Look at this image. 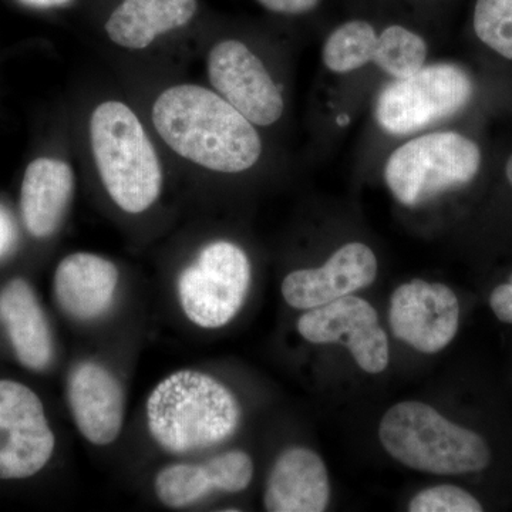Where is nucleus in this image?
<instances>
[{"mask_svg": "<svg viewBox=\"0 0 512 512\" xmlns=\"http://www.w3.org/2000/svg\"><path fill=\"white\" fill-rule=\"evenodd\" d=\"M153 123L175 153L208 170L241 173L261 157V138L251 121L205 87L165 90L154 104Z\"/></svg>", "mask_w": 512, "mask_h": 512, "instance_id": "1", "label": "nucleus"}, {"mask_svg": "<svg viewBox=\"0 0 512 512\" xmlns=\"http://www.w3.org/2000/svg\"><path fill=\"white\" fill-rule=\"evenodd\" d=\"M148 431L168 453L190 454L224 443L237 431L234 394L207 373L180 370L154 387L146 404Z\"/></svg>", "mask_w": 512, "mask_h": 512, "instance_id": "2", "label": "nucleus"}, {"mask_svg": "<svg viewBox=\"0 0 512 512\" xmlns=\"http://www.w3.org/2000/svg\"><path fill=\"white\" fill-rule=\"evenodd\" d=\"M379 439L403 466L436 476L477 473L491 461L483 437L451 423L426 403L393 406L380 421Z\"/></svg>", "mask_w": 512, "mask_h": 512, "instance_id": "3", "label": "nucleus"}, {"mask_svg": "<svg viewBox=\"0 0 512 512\" xmlns=\"http://www.w3.org/2000/svg\"><path fill=\"white\" fill-rule=\"evenodd\" d=\"M90 136L101 181L121 210L140 214L160 197L163 173L156 150L130 107L106 101L93 111Z\"/></svg>", "mask_w": 512, "mask_h": 512, "instance_id": "4", "label": "nucleus"}, {"mask_svg": "<svg viewBox=\"0 0 512 512\" xmlns=\"http://www.w3.org/2000/svg\"><path fill=\"white\" fill-rule=\"evenodd\" d=\"M480 147L456 131H437L407 141L384 165L393 197L416 207L443 192L470 184L480 173Z\"/></svg>", "mask_w": 512, "mask_h": 512, "instance_id": "5", "label": "nucleus"}, {"mask_svg": "<svg viewBox=\"0 0 512 512\" xmlns=\"http://www.w3.org/2000/svg\"><path fill=\"white\" fill-rule=\"evenodd\" d=\"M473 94L466 70L453 63L430 64L384 87L376 100V121L392 136H407L460 113Z\"/></svg>", "mask_w": 512, "mask_h": 512, "instance_id": "6", "label": "nucleus"}, {"mask_svg": "<svg viewBox=\"0 0 512 512\" xmlns=\"http://www.w3.org/2000/svg\"><path fill=\"white\" fill-rule=\"evenodd\" d=\"M251 286V262L238 245L211 242L181 272L178 301L194 325L218 329L237 316Z\"/></svg>", "mask_w": 512, "mask_h": 512, "instance_id": "7", "label": "nucleus"}, {"mask_svg": "<svg viewBox=\"0 0 512 512\" xmlns=\"http://www.w3.org/2000/svg\"><path fill=\"white\" fill-rule=\"evenodd\" d=\"M55 446L42 400L25 384L0 380V480L35 476Z\"/></svg>", "mask_w": 512, "mask_h": 512, "instance_id": "8", "label": "nucleus"}, {"mask_svg": "<svg viewBox=\"0 0 512 512\" xmlns=\"http://www.w3.org/2000/svg\"><path fill=\"white\" fill-rule=\"evenodd\" d=\"M298 330L311 343H343L360 369L370 375L389 366V340L376 309L365 299L349 295L309 309L299 318Z\"/></svg>", "mask_w": 512, "mask_h": 512, "instance_id": "9", "label": "nucleus"}, {"mask_svg": "<svg viewBox=\"0 0 512 512\" xmlns=\"http://www.w3.org/2000/svg\"><path fill=\"white\" fill-rule=\"evenodd\" d=\"M214 89L256 126H272L284 113V100L264 63L238 40L218 43L208 56Z\"/></svg>", "mask_w": 512, "mask_h": 512, "instance_id": "10", "label": "nucleus"}, {"mask_svg": "<svg viewBox=\"0 0 512 512\" xmlns=\"http://www.w3.org/2000/svg\"><path fill=\"white\" fill-rule=\"evenodd\" d=\"M460 305L443 284L414 279L399 286L390 299V328L397 339L421 353L440 352L456 338Z\"/></svg>", "mask_w": 512, "mask_h": 512, "instance_id": "11", "label": "nucleus"}, {"mask_svg": "<svg viewBox=\"0 0 512 512\" xmlns=\"http://www.w3.org/2000/svg\"><path fill=\"white\" fill-rule=\"evenodd\" d=\"M376 276L375 252L362 242H350L320 268L291 272L282 282V296L293 309L309 311L367 288Z\"/></svg>", "mask_w": 512, "mask_h": 512, "instance_id": "12", "label": "nucleus"}, {"mask_svg": "<svg viewBox=\"0 0 512 512\" xmlns=\"http://www.w3.org/2000/svg\"><path fill=\"white\" fill-rule=\"evenodd\" d=\"M67 400L74 423L94 446H109L123 429V387L113 373L96 362L79 363L67 382Z\"/></svg>", "mask_w": 512, "mask_h": 512, "instance_id": "13", "label": "nucleus"}, {"mask_svg": "<svg viewBox=\"0 0 512 512\" xmlns=\"http://www.w3.org/2000/svg\"><path fill=\"white\" fill-rule=\"evenodd\" d=\"M119 271L103 256L77 252L57 265L53 293L67 316L82 322L101 318L114 302Z\"/></svg>", "mask_w": 512, "mask_h": 512, "instance_id": "14", "label": "nucleus"}, {"mask_svg": "<svg viewBox=\"0 0 512 512\" xmlns=\"http://www.w3.org/2000/svg\"><path fill=\"white\" fill-rule=\"evenodd\" d=\"M328 470L309 448L284 451L272 467L264 503L271 512H322L328 507Z\"/></svg>", "mask_w": 512, "mask_h": 512, "instance_id": "15", "label": "nucleus"}, {"mask_svg": "<svg viewBox=\"0 0 512 512\" xmlns=\"http://www.w3.org/2000/svg\"><path fill=\"white\" fill-rule=\"evenodd\" d=\"M0 322L26 369L42 372L49 367L55 355L52 329L35 291L25 279H13L0 292Z\"/></svg>", "mask_w": 512, "mask_h": 512, "instance_id": "16", "label": "nucleus"}, {"mask_svg": "<svg viewBox=\"0 0 512 512\" xmlns=\"http://www.w3.org/2000/svg\"><path fill=\"white\" fill-rule=\"evenodd\" d=\"M74 175L69 164L56 158H37L26 168L20 190V211L30 234H55L72 201Z\"/></svg>", "mask_w": 512, "mask_h": 512, "instance_id": "17", "label": "nucleus"}, {"mask_svg": "<svg viewBox=\"0 0 512 512\" xmlns=\"http://www.w3.org/2000/svg\"><path fill=\"white\" fill-rule=\"evenodd\" d=\"M197 0H123L107 20V35L127 49H146L157 36L187 25Z\"/></svg>", "mask_w": 512, "mask_h": 512, "instance_id": "18", "label": "nucleus"}, {"mask_svg": "<svg viewBox=\"0 0 512 512\" xmlns=\"http://www.w3.org/2000/svg\"><path fill=\"white\" fill-rule=\"evenodd\" d=\"M377 40L370 23L352 20L330 33L323 46V63L333 73L356 72L373 62Z\"/></svg>", "mask_w": 512, "mask_h": 512, "instance_id": "19", "label": "nucleus"}, {"mask_svg": "<svg viewBox=\"0 0 512 512\" xmlns=\"http://www.w3.org/2000/svg\"><path fill=\"white\" fill-rule=\"evenodd\" d=\"M427 59L423 37L403 26H389L377 40L373 62L393 79H406L419 72Z\"/></svg>", "mask_w": 512, "mask_h": 512, "instance_id": "20", "label": "nucleus"}, {"mask_svg": "<svg viewBox=\"0 0 512 512\" xmlns=\"http://www.w3.org/2000/svg\"><path fill=\"white\" fill-rule=\"evenodd\" d=\"M154 490L161 504L184 508L215 491L207 464H171L158 471Z\"/></svg>", "mask_w": 512, "mask_h": 512, "instance_id": "21", "label": "nucleus"}, {"mask_svg": "<svg viewBox=\"0 0 512 512\" xmlns=\"http://www.w3.org/2000/svg\"><path fill=\"white\" fill-rule=\"evenodd\" d=\"M474 32L497 55L512 60V0H477Z\"/></svg>", "mask_w": 512, "mask_h": 512, "instance_id": "22", "label": "nucleus"}, {"mask_svg": "<svg viewBox=\"0 0 512 512\" xmlns=\"http://www.w3.org/2000/svg\"><path fill=\"white\" fill-rule=\"evenodd\" d=\"M205 464L210 471L215 490L224 493H241L247 490L254 477V463L244 451H229L211 458Z\"/></svg>", "mask_w": 512, "mask_h": 512, "instance_id": "23", "label": "nucleus"}, {"mask_svg": "<svg viewBox=\"0 0 512 512\" xmlns=\"http://www.w3.org/2000/svg\"><path fill=\"white\" fill-rule=\"evenodd\" d=\"M412 512H481L483 507L463 488L439 485L421 491L410 501Z\"/></svg>", "mask_w": 512, "mask_h": 512, "instance_id": "24", "label": "nucleus"}, {"mask_svg": "<svg viewBox=\"0 0 512 512\" xmlns=\"http://www.w3.org/2000/svg\"><path fill=\"white\" fill-rule=\"evenodd\" d=\"M490 306L501 322L512 323V275L507 284L497 286L491 293Z\"/></svg>", "mask_w": 512, "mask_h": 512, "instance_id": "25", "label": "nucleus"}, {"mask_svg": "<svg viewBox=\"0 0 512 512\" xmlns=\"http://www.w3.org/2000/svg\"><path fill=\"white\" fill-rule=\"evenodd\" d=\"M266 9L285 15H299L311 12L318 6L319 0H258Z\"/></svg>", "mask_w": 512, "mask_h": 512, "instance_id": "26", "label": "nucleus"}, {"mask_svg": "<svg viewBox=\"0 0 512 512\" xmlns=\"http://www.w3.org/2000/svg\"><path fill=\"white\" fill-rule=\"evenodd\" d=\"M16 241L15 227L12 218L5 208L0 207V258L9 254Z\"/></svg>", "mask_w": 512, "mask_h": 512, "instance_id": "27", "label": "nucleus"}, {"mask_svg": "<svg viewBox=\"0 0 512 512\" xmlns=\"http://www.w3.org/2000/svg\"><path fill=\"white\" fill-rule=\"evenodd\" d=\"M23 3L35 8H55V6H63L70 0H22Z\"/></svg>", "mask_w": 512, "mask_h": 512, "instance_id": "28", "label": "nucleus"}, {"mask_svg": "<svg viewBox=\"0 0 512 512\" xmlns=\"http://www.w3.org/2000/svg\"><path fill=\"white\" fill-rule=\"evenodd\" d=\"M505 175H507L508 183H510L512 187V154L510 158H508L507 164H505Z\"/></svg>", "mask_w": 512, "mask_h": 512, "instance_id": "29", "label": "nucleus"}]
</instances>
